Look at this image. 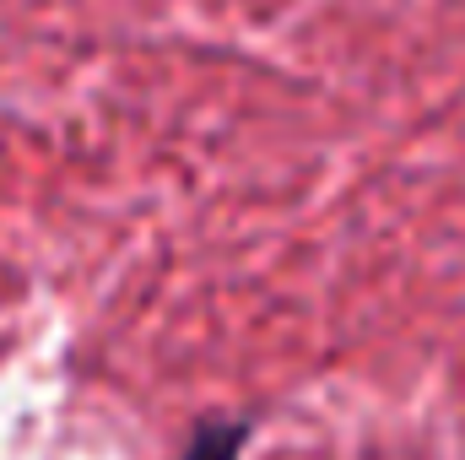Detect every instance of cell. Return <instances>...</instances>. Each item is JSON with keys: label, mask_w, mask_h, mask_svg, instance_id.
Listing matches in <instances>:
<instances>
[{"label": "cell", "mask_w": 465, "mask_h": 460, "mask_svg": "<svg viewBox=\"0 0 465 460\" xmlns=\"http://www.w3.org/2000/svg\"><path fill=\"white\" fill-rule=\"evenodd\" d=\"M249 445V423L238 417H212L190 434V450L179 460H238V450Z\"/></svg>", "instance_id": "obj_1"}]
</instances>
